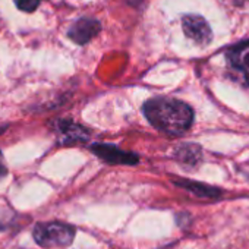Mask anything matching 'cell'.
I'll return each instance as SVG.
<instances>
[{
  "instance_id": "1",
  "label": "cell",
  "mask_w": 249,
  "mask_h": 249,
  "mask_svg": "<svg viewBox=\"0 0 249 249\" xmlns=\"http://www.w3.org/2000/svg\"><path fill=\"white\" fill-rule=\"evenodd\" d=\"M142 111L154 128L170 135H182L194 122L192 108L175 98H151L144 104Z\"/></svg>"
},
{
  "instance_id": "2",
  "label": "cell",
  "mask_w": 249,
  "mask_h": 249,
  "mask_svg": "<svg viewBox=\"0 0 249 249\" xmlns=\"http://www.w3.org/2000/svg\"><path fill=\"white\" fill-rule=\"evenodd\" d=\"M73 237L75 229L66 223H40L34 227V239L40 246L44 248L66 246L73 240Z\"/></svg>"
},
{
  "instance_id": "3",
  "label": "cell",
  "mask_w": 249,
  "mask_h": 249,
  "mask_svg": "<svg viewBox=\"0 0 249 249\" xmlns=\"http://www.w3.org/2000/svg\"><path fill=\"white\" fill-rule=\"evenodd\" d=\"M183 33L188 38L199 46H205L211 41L213 33L208 22L198 15H185L182 19Z\"/></svg>"
},
{
  "instance_id": "4",
  "label": "cell",
  "mask_w": 249,
  "mask_h": 249,
  "mask_svg": "<svg viewBox=\"0 0 249 249\" xmlns=\"http://www.w3.org/2000/svg\"><path fill=\"white\" fill-rule=\"evenodd\" d=\"M226 59L229 66L242 76L243 84L249 85V41L233 46L226 53Z\"/></svg>"
},
{
  "instance_id": "5",
  "label": "cell",
  "mask_w": 249,
  "mask_h": 249,
  "mask_svg": "<svg viewBox=\"0 0 249 249\" xmlns=\"http://www.w3.org/2000/svg\"><path fill=\"white\" fill-rule=\"evenodd\" d=\"M94 154L100 157L101 160L110 163V164H137L138 163V156L134 153L123 151L114 145L108 144H95L91 147Z\"/></svg>"
},
{
  "instance_id": "6",
  "label": "cell",
  "mask_w": 249,
  "mask_h": 249,
  "mask_svg": "<svg viewBox=\"0 0 249 249\" xmlns=\"http://www.w3.org/2000/svg\"><path fill=\"white\" fill-rule=\"evenodd\" d=\"M101 31V25L97 19L92 18H81L79 21H76L68 36L72 41H75L79 46H84L87 43H89L98 33Z\"/></svg>"
},
{
  "instance_id": "7",
  "label": "cell",
  "mask_w": 249,
  "mask_h": 249,
  "mask_svg": "<svg viewBox=\"0 0 249 249\" xmlns=\"http://www.w3.org/2000/svg\"><path fill=\"white\" fill-rule=\"evenodd\" d=\"M57 131L62 137V142H68V144L82 142L88 138L87 129L79 126V124L72 123V122H65V120L59 122Z\"/></svg>"
},
{
  "instance_id": "8",
  "label": "cell",
  "mask_w": 249,
  "mask_h": 249,
  "mask_svg": "<svg viewBox=\"0 0 249 249\" xmlns=\"http://www.w3.org/2000/svg\"><path fill=\"white\" fill-rule=\"evenodd\" d=\"M176 185L182 186V188H186L188 191L191 192H195L196 195L199 196H217L220 192L213 189V188H208V186H204V185H199V183H195V182H188V180H176Z\"/></svg>"
},
{
  "instance_id": "9",
  "label": "cell",
  "mask_w": 249,
  "mask_h": 249,
  "mask_svg": "<svg viewBox=\"0 0 249 249\" xmlns=\"http://www.w3.org/2000/svg\"><path fill=\"white\" fill-rule=\"evenodd\" d=\"M41 0H15V5L19 11L22 12H34L38 5H40Z\"/></svg>"
},
{
  "instance_id": "10",
  "label": "cell",
  "mask_w": 249,
  "mask_h": 249,
  "mask_svg": "<svg viewBox=\"0 0 249 249\" xmlns=\"http://www.w3.org/2000/svg\"><path fill=\"white\" fill-rule=\"evenodd\" d=\"M5 175H6V167L2 161V153H0V178L5 176Z\"/></svg>"
},
{
  "instance_id": "11",
  "label": "cell",
  "mask_w": 249,
  "mask_h": 249,
  "mask_svg": "<svg viewBox=\"0 0 249 249\" xmlns=\"http://www.w3.org/2000/svg\"><path fill=\"white\" fill-rule=\"evenodd\" d=\"M233 2H234L236 5H245L246 2H249V0H233Z\"/></svg>"
}]
</instances>
